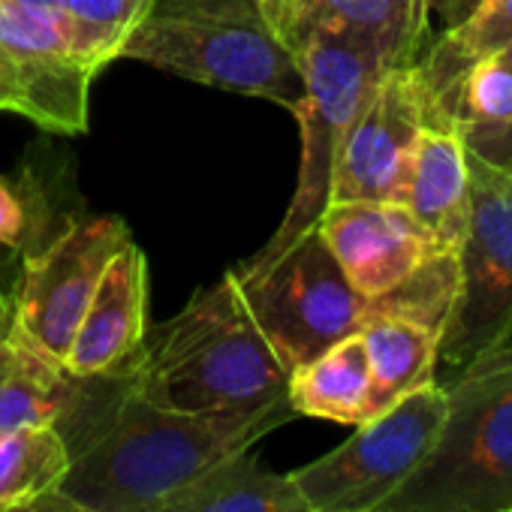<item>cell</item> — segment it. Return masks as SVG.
Instances as JSON below:
<instances>
[{"label":"cell","mask_w":512,"mask_h":512,"mask_svg":"<svg viewBox=\"0 0 512 512\" xmlns=\"http://www.w3.org/2000/svg\"><path fill=\"white\" fill-rule=\"evenodd\" d=\"M293 416L290 401L256 413H175L145 401L127 371L79 377L58 422L70 452L61 491L94 512H145Z\"/></svg>","instance_id":"obj_1"},{"label":"cell","mask_w":512,"mask_h":512,"mask_svg":"<svg viewBox=\"0 0 512 512\" xmlns=\"http://www.w3.org/2000/svg\"><path fill=\"white\" fill-rule=\"evenodd\" d=\"M124 371L145 401L175 413H256L284 404L290 383L229 272L145 329Z\"/></svg>","instance_id":"obj_2"},{"label":"cell","mask_w":512,"mask_h":512,"mask_svg":"<svg viewBox=\"0 0 512 512\" xmlns=\"http://www.w3.org/2000/svg\"><path fill=\"white\" fill-rule=\"evenodd\" d=\"M121 58L296 109L305 76L260 0H151Z\"/></svg>","instance_id":"obj_3"},{"label":"cell","mask_w":512,"mask_h":512,"mask_svg":"<svg viewBox=\"0 0 512 512\" xmlns=\"http://www.w3.org/2000/svg\"><path fill=\"white\" fill-rule=\"evenodd\" d=\"M446 389V419L425 461L377 512H503L512 506V344Z\"/></svg>","instance_id":"obj_4"},{"label":"cell","mask_w":512,"mask_h":512,"mask_svg":"<svg viewBox=\"0 0 512 512\" xmlns=\"http://www.w3.org/2000/svg\"><path fill=\"white\" fill-rule=\"evenodd\" d=\"M229 275L287 374L359 335L377 317V302L347 281L317 229L269 260H247Z\"/></svg>","instance_id":"obj_5"},{"label":"cell","mask_w":512,"mask_h":512,"mask_svg":"<svg viewBox=\"0 0 512 512\" xmlns=\"http://www.w3.org/2000/svg\"><path fill=\"white\" fill-rule=\"evenodd\" d=\"M296 58L305 76V94L293 109L302 130L299 181L278 232L250 260H269V256L290 247L299 235L317 229L332 199L341 142L371 88L386 70H392L371 43L335 31L308 37L296 49Z\"/></svg>","instance_id":"obj_6"},{"label":"cell","mask_w":512,"mask_h":512,"mask_svg":"<svg viewBox=\"0 0 512 512\" xmlns=\"http://www.w3.org/2000/svg\"><path fill=\"white\" fill-rule=\"evenodd\" d=\"M467 202L458 290L437 341L446 383L512 338V175L467 151Z\"/></svg>","instance_id":"obj_7"},{"label":"cell","mask_w":512,"mask_h":512,"mask_svg":"<svg viewBox=\"0 0 512 512\" xmlns=\"http://www.w3.org/2000/svg\"><path fill=\"white\" fill-rule=\"evenodd\" d=\"M443 419L446 389L434 380L356 425L338 449L290 473L308 512H377L425 461Z\"/></svg>","instance_id":"obj_8"},{"label":"cell","mask_w":512,"mask_h":512,"mask_svg":"<svg viewBox=\"0 0 512 512\" xmlns=\"http://www.w3.org/2000/svg\"><path fill=\"white\" fill-rule=\"evenodd\" d=\"M130 241L127 223L106 214L70 223L28 256L16 296H10L25 338L64 365L100 278Z\"/></svg>","instance_id":"obj_9"},{"label":"cell","mask_w":512,"mask_h":512,"mask_svg":"<svg viewBox=\"0 0 512 512\" xmlns=\"http://www.w3.org/2000/svg\"><path fill=\"white\" fill-rule=\"evenodd\" d=\"M100 70L58 28L0 0V112L79 136L88 130V97Z\"/></svg>","instance_id":"obj_10"},{"label":"cell","mask_w":512,"mask_h":512,"mask_svg":"<svg viewBox=\"0 0 512 512\" xmlns=\"http://www.w3.org/2000/svg\"><path fill=\"white\" fill-rule=\"evenodd\" d=\"M422 127L425 100L416 70H386L341 142L329 202H398Z\"/></svg>","instance_id":"obj_11"},{"label":"cell","mask_w":512,"mask_h":512,"mask_svg":"<svg viewBox=\"0 0 512 512\" xmlns=\"http://www.w3.org/2000/svg\"><path fill=\"white\" fill-rule=\"evenodd\" d=\"M317 232L347 281L368 299L395 290L443 253L401 202H329Z\"/></svg>","instance_id":"obj_12"},{"label":"cell","mask_w":512,"mask_h":512,"mask_svg":"<svg viewBox=\"0 0 512 512\" xmlns=\"http://www.w3.org/2000/svg\"><path fill=\"white\" fill-rule=\"evenodd\" d=\"M148 311V263L136 241H130L106 275L100 278L94 299L73 338L67 371L76 377H100L124 371L145 341Z\"/></svg>","instance_id":"obj_13"},{"label":"cell","mask_w":512,"mask_h":512,"mask_svg":"<svg viewBox=\"0 0 512 512\" xmlns=\"http://www.w3.org/2000/svg\"><path fill=\"white\" fill-rule=\"evenodd\" d=\"M398 202L431 232L443 253H458L470 202L467 148L452 130H419Z\"/></svg>","instance_id":"obj_14"},{"label":"cell","mask_w":512,"mask_h":512,"mask_svg":"<svg viewBox=\"0 0 512 512\" xmlns=\"http://www.w3.org/2000/svg\"><path fill=\"white\" fill-rule=\"evenodd\" d=\"M79 377L46 356L13 320L0 317V431L58 428L76 398Z\"/></svg>","instance_id":"obj_15"},{"label":"cell","mask_w":512,"mask_h":512,"mask_svg":"<svg viewBox=\"0 0 512 512\" xmlns=\"http://www.w3.org/2000/svg\"><path fill=\"white\" fill-rule=\"evenodd\" d=\"M320 31L371 43L389 67H413L431 43L422 0H308L287 31V46L296 52Z\"/></svg>","instance_id":"obj_16"},{"label":"cell","mask_w":512,"mask_h":512,"mask_svg":"<svg viewBox=\"0 0 512 512\" xmlns=\"http://www.w3.org/2000/svg\"><path fill=\"white\" fill-rule=\"evenodd\" d=\"M428 127L452 130L467 151L500 166L512 154V64L506 52L470 64L434 103Z\"/></svg>","instance_id":"obj_17"},{"label":"cell","mask_w":512,"mask_h":512,"mask_svg":"<svg viewBox=\"0 0 512 512\" xmlns=\"http://www.w3.org/2000/svg\"><path fill=\"white\" fill-rule=\"evenodd\" d=\"M145 512H308L290 473L266 467L250 449L202 470Z\"/></svg>","instance_id":"obj_18"},{"label":"cell","mask_w":512,"mask_h":512,"mask_svg":"<svg viewBox=\"0 0 512 512\" xmlns=\"http://www.w3.org/2000/svg\"><path fill=\"white\" fill-rule=\"evenodd\" d=\"M287 401L296 416H314L338 425L368 422L371 368L362 335H350L296 368L287 383Z\"/></svg>","instance_id":"obj_19"},{"label":"cell","mask_w":512,"mask_h":512,"mask_svg":"<svg viewBox=\"0 0 512 512\" xmlns=\"http://www.w3.org/2000/svg\"><path fill=\"white\" fill-rule=\"evenodd\" d=\"M359 335L371 368V419L437 380V329L407 317L380 314Z\"/></svg>","instance_id":"obj_20"},{"label":"cell","mask_w":512,"mask_h":512,"mask_svg":"<svg viewBox=\"0 0 512 512\" xmlns=\"http://www.w3.org/2000/svg\"><path fill=\"white\" fill-rule=\"evenodd\" d=\"M512 43V0H479V7L449 34L428 43L422 58L413 64L422 100L425 127L434 103L461 79V73L479 58L497 55Z\"/></svg>","instance_id":"obj_21"},{"label":"cell","mask_w":512,"mask_h":512,"mask_svg":"<svg viewBox=\"0 0 512 512\" xmlns=\"http://www.w3.org/2000/svg\"><path fill=\"white\" fill-rule=\"evenodd\" d=\"M70 452L58 428L0 431V512L61 488Z\"/></svg>","instance_id":"obj_22"},{"label":"cell","mask_w":512,"mask_h":512,"mask_svg":"<svg viewBox=\"0 0 512 512\" xmlns=\"http://www.w3.org/2000/svg\"><path fill=\"white\" fill-rule=\"evenodd\" d=\"M70 43L94 64L106 67L148 10L151 0H58Z\"/></svg>","instance_id":"obj_23"},{"label":"cell","mask_w":512,"mask_h":512,"mask_svg":"<svg viewBox=\"0 0 512 512\" xmlns=\"http://www.w3.org/2000/svg\"><path fill=\"white\" fill-rule=\"evenodd\" d=\"M31 232V214L25 205V196L0 178V244L4 247H22Z\"/></svg>","instance_id":"obj_24"},{"label":"cell","mask_w":512,"mask_h":512,"mask_svg":"<svg viewBox=\"0 0 512 512\" xmlns=\"http://www.w3.org/2000/svg\"><path fill=\"white\" fill-rule=\"evenodd\" d=\"M476 7H479V0H422V19H425L428 40L455 31Z\"/></svg>","instance_id":"obj_25"},{"label":"cell","mask_w":512,"mask_h":512,"mask_svg":"<svg viewBox=\"0 0 512 512\" xmlns=\"http://www.w3.org/2000/svg\"><path fill=\"white\" fill-rule=\"evenodd\" d=\"M7 512H94V509L82 506L79 500H73L61 488H55V491H46V494H40V497H34L16 509H7Z\"/></svg>","instance_id":"obj_26"},{"label":"cell","mask_w":512,"mask_h":512,"mask_svg":"<svg viewBox=\"0 0 512 512\" xmlns=\"http://www.w3.org/2000/svg\"><path fill=\"white\" fill-rule=\"evenodd\" d=\"M260 4H263V13L269 16V22L275 25V31L287 40V31L293 28L296 16L302 13L308 0H260Z\"/></svg>","instance_id":"obj_27"},{"label":"cell","mask_w":512,"mask_h":512,"mask_svg":"<svg viewBox=\"0 0 512 512\" xmlns=\"http://www.w3.org/2000/svg\"><path fill=\"white\" fill-rule=\"evenodd\" d=\"M7 4H13L16 10L34 16V19H43L49 22L52 28H58L64 37H67V25H64V13H61V4L58 0H7ZM70 40V37H67Z\"/></svg>","instance_id":"obj_28"},{"label":"cell","mask_w":512,"mask_h":512,"mask_svg":"<svg viewBox=\"0 0 512 512\" xmlns=\"http://www.w3.org/2000/svg\"><path fill=\"white\" fill-rule=\"evenodd\" d=\"M10 308H13V299H10V296L4 293V284H0V317H4V314H7Z\"/></svg>","instance_id":"obj_29"},{"label":"cell","mask_w":512,"mask_h":512,"mask_svg":"<svg viewBox=\"0 0 512 512\" xmlns=\"http://www.w3.org/2000/svg\"><path fill=\"white\" fill-rule=\"evenodd\" d=\"M500 169H506V172H509V175H512V154H509V157H506V160H503V163H500Z\"/></svg>","instance_id":"obj_30"},{"label":"cell","mask_w":512,"mask_h":512,"mask_svg":"<svg viewBox=\"0 0 512 512\" xmlns=\"http://www.w3.org/2000/svg\"><path fill=\"white\" fill-rule=\"evenodd\" d=\"M503 52H506V58H509V64H512V43H509V46H506Z\"/></svg>","instance_id":"obj_31"},{"label":"cell","mask_w":512,"mask_h":512,"mask_svg":"<svg viewBox=\"0 0 512 512\" xmlns=\"http://www.w3.org/2000/svg\"><path fill=\"white\" fill-rule=\"evenodd\" d=\"M503 512H512V506H509V509H503Z\"/></svg>","instance_id":"obj_32"}]
</instances>
